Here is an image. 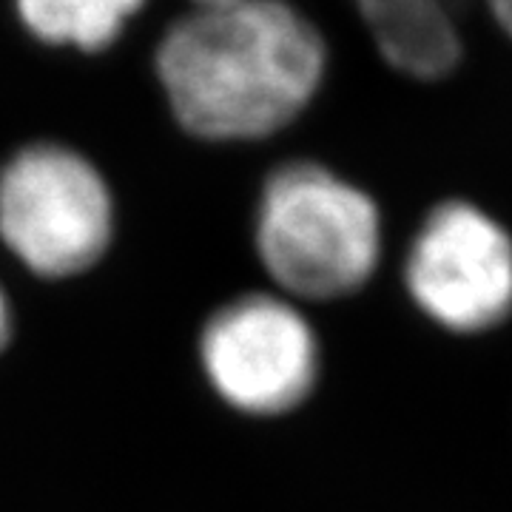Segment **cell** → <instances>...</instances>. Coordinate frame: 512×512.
<instances>
[{
	"instance_id": "7a4b0ae2",
	"label": "cell",
	"mask_w": 512,
	"mask_h": 512,
	"mask_svg": "<svg viewBox=\"0 0 512 512\" xmlns=\"http://www.w3.org/2000/svg\"><path fill=\"white\" fill-rule=\"evenodd\" d=\"M256 248L279 288L302 299H339L376 271L382 214L367 191L325 165H279L259 197Z\"/></svg>"
},
{
	"instance_id": "3957f363",
	"label": "cell",
	"mask_w": 512,
	"mask_h": 512,
	"mask_svg": "<svg viewBox=\"0 0 512 512\" xmlns=\"http://www.w3.org/2000/svg\"><path fill=\"white\" fill-rule=\"evenodd\" d=\"M0 237L35 274H80L106 254L109 188L72 148H23L0 171Z\"/></svg>"
},
{
	"instance_id": "6da1fadb",
	"label": "cell",
	"mask_w": 512,
	"mask_h": 512,
	"mask_svg": "<svg viewBox=\"0 0 512 512\" xmlns=\"http://www.w3.org/2000/svg\"><path fill=\"white\" fill-rule=\"evenodd\" d=\"M154 66L188 134L217 143L265 140L322 92L330 46L291 0H225L171 23Z\"/></svg>"
},
{
	"instance_id": "52a82bcc",
	"label": "cell",
	"mask_w": 512,
	"mask_h": 512,
	"mask_svg": "<svg viewBox=\"0 0 512 512\" xmlns=\"http://www.w3.org/2000/svg\"><path fill=\"white\" fill-rule=\"evenodd\" d=\"M146 0H15L26 32L49 46L103 52Z\"/></svg>"
},
{
	"instance_id": "30bf717a",
	"label": "cell",
	"mask_w": 512,
	"mask_h": 512,
	"mask_svg": "<svg viewBox=\"0 0 512 512\" xmlns=\"http://www.w3.org/2000/svg\"><path fill=\"white\" fill-rule=\"evenodd\" d=\"M197 6H211V3H225V0H194Z\"/></svg>"
},
{
	"instance_id": "277c9868",
	"label": "cell",
	"mask_w": 512,
	"mask_h": 512,
	"mask_svg": "<svg viewBox=\"0 0 512 512\" xmlns=\"http://www.w3.org/2000/svg\"><path fill=\"white\" fill-rule=\"evenodd\" d=\"M404 288L450 333L498 328L512 316V237L476 202H439L410 239Z\"/></svg>"
},
{
	"instance_id": "5b68a950",
	"label": "cell",
	"mask_w": 512,
	"mask_h": 512,
	"mask_svg": "<svg viewBox=\"0 0 512 512\" xmlns=\"http://www.w3.org/2000/svg\"><path fill=\"white\" fill-rule=\"evenodd\" d=\"M202 365L231 407L276 416L311 396L319 345L293 305L251 293L211 316L202 333Z\"/></svg>"
},
{
	"instance_id": "ba28073f",
	"label": "cell",
	"mask_w": 512,
	"mask_h": 512,
	"mask_svg": "<svg viewBox=\"0 0 512 512\" xmlns=\"http://www.w3.org/2000/svg\"><path fill=\"white\" fill-rule=\"evenodd\" d=\"M487 18L493 20V26L501 35L512 40V0H481Z\"/></svg>"
},
{
	"instance_id": "9c48e42d",
	"label": "cell",
	"mask_w": 512,
	"mask_h": 512,
	"mask_svg": "<svg viewBox=\"0 0 512 512\" xmlns=\"http://www.w3.org/2000/svg\"><path fill=\"white\" fill-rule=\"evenodd\" d=\"M6 339H9V308H6V299L0 291V348L6 345Z\"/></svg>"
},
{
	"instance_id": "8992f818",
	"label": "cell",
	"mask_w": 512,
	"mask_h": 512,
	"mask_svg": "<svg viewBox=\"0 0 512 512\" xmlns=\"http://www.w3.org/2000/svg\"><path fill=\"white\" fill-rule=\"evenodd\" d=\"M376 57L416 83H439L467 55L450 0H353Z\"/></svg>"
}]
</instances>
